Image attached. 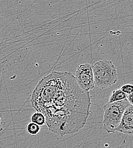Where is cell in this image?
I'll use <instances>...</instances> for the list:
<instances>
[{"label":"cell","instance_id":"obj_5","mask_svg":"<svg viewBox=\"0 0 133 148\" xmlns=\"http://www.w3.org/2000/svg\"><path fill=\"white\" fill-rule=\"evenodd\" d=\"M115 132L133 135V106L130 104L126 109L119 125L115 130Z\"/></svg>","mask_w":133,"mask_h":148},{"label":"cell","instance_id":"obj_7","mask_svg":"<svg viewBox=\"0 0 133 148\" xmlns=\"http://www.w3.org/2000/svg\"><path fill=\"white\" fill-rule=\"evenodd\" d=\"M31 122L34 123L39 126H42L46 124V119L43 114L37 111L31 116Z\"/></svg>","mask_w":133,"mask_h":148},{"label":"cell","instance_id":"obj_9","mask_svg":"<svg viewBox=\"0 0 133 148\" xmlns=\"http://www.w3.org/2000/svg\"><path fill=\"white\" fill-rule=\"evenodd\" d=\"M121 90L123 92L126 93L128 95L133 92V85L130 84H127L123 85L121 88Z\"/></svg>","mask_w":133,"mask_h":148},{"label":"cell","instance_id":"obj_6","mask_svg":"<svg viewBox=\"0 0 133 148\" xmlns=\"http://www.w3.org/2000/svg\"><path fill=\"white\" fill-rule=\"evenodd\" d=\"M127 96L128 95L123 92L121 89H115L113 91L112 95L110 96L108 103H113L125 99L127 98Z\"/></svg>","mask_w":133,"mask_h":148},{"label":"cell","instance_id":"obj_4","mask_svg":"<svg viewBox=\"0 0 133 148\" xmlns=\"http://www.w3.org/2000/svg\"><path fill=\"white\" fill-rule=\"evenodd\" d=\"M76 81L84 91L89 92L95 87L92 66L89 63L79 65L75 75Z\"/></svg>","mask_w":133,"mask_h":148},{"label":"cell","instance_id":"obj_3","mask_svg":"<svg viewBox=\"0 0 133 148\" xmlns=\"http://www.w3.org/2000/svg\"><path fill=\"white\" fill-rule=\"evenodd\" d=\"M95 84L101 90L109 88L118 79V74L114 64L108 60H102L92 66Z\"/></svg>","mask_w":133,"mask_h":148},{"label":"cell","instance_id":"obj_10","mask_svg":"<svg viewBox=\"0 0 133 148\" xmlns=\"http://www.w3.org/2000/svg\"><path fill=\"white\" fill-rule=\"evenodd\" d=\"M126 99L128 100V101L129 102V103L132 106H133V92L128 95Z\"/></svg>","mask_w":133,"mask_h":148},{"label":"cell","instance_id":"obj_2","mask_svg":"<svg viewBox=\"0 0 133 148\" xmlns=\"http://www.w3.org/2000/svg\"><path fill=\"white\" fill-rule=\"evenodd\" d=\"M130 105L127 99L108 103L104 106L103 127L108 133H115V130L119 125L123 113Z\"/></svg>","mask_w":133,"mask_h":148},{"label":"cell","instance_id":"obj_8","mask_svg":"<svg viewBox=\"0 0 133 148\" xmlns=\"http://www.w3.org/2000/svg\"><path fill=\"white\" fill-rule=\"evenodd\" d=\"M26 130L28 134L32 136H35L39 133L40 130V127L38 124L31 122L27 124L26 127Z\"/></svg>","mask_w":133,"mask_h":148},{"label":"cell","instance_id":"obj_1","mask_svg":"<svg viewBox=\"0 0 133 148\" xmlns=\"http://www.w3.org/2000/svg\"><path fill=\"white\" fill-rule=\"evenodd\" d=\"M32 107L45 117L49 130L60 137L78 132L91 112V97L70 72L53 71L42 79L31 97Z\"/></svg>","mask_w":133,"mask_h":148}]
</instances>
